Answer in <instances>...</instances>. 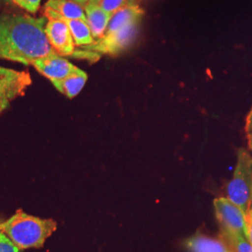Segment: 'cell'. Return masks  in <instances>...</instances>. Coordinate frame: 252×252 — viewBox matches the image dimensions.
Segmentation results:
<instances>
[{
    "label": "cell",
    "mask_w": 252,
    "mask_h": 252,
    "mask_svg": "<svg viewBox=\"0 0 252 252\" xmlns=\"http://www.w3.org/2000/svg\"><path fill=\"white\" fill-rule=\"evenodd\" d=\"M46 17L27 14L0 15V59L31 64L36 59L57 54L45 34Z\"/></svg>",
    "instance_id": "cell-1"
},
{
    "label": "cell",
    "mask_w": 252,
    "mask_h": 252,
    "mask_svg": "<svg viewBox=\"0 0 252 252\" xmlns=\"http://www.w3.org/2000/svg\"><path fill=\"white\" fill-rule=\"evenodd\" d=\"M56 228L57 223L53 219L28 215L22 209L0 221V232L6 234L20 251L42 248Z\"/></svg>",
    "instance_id": "cell-2"
},
{
    "label": "cell",
    "mask_w": 252,
    "mask_h": 252,
    "mask_svg": "<svg viewBox=\"0 0 252 252\" xmlns=\"http://www.w3.org/2000/svg\"><path fill=\"white\" fill-rule=\"evenodd\" d=\"M252 189V157L245 149H240L233 179L227 186V195L244 213L248 214L251 206Z\"/></svg>",
    "instance_id": "cell-3"
},
{
    "label": "cell",
    "mask_w": 252,
    "mask_h": 252,
    "mask_svg": "<svg viewBox=\"0 0 252 252\" xmlns=\"http://www.w3.org/2000/svg\"><path fill=\"white\" fill-rule=\"evenodd\" d=\"M141 21H135L134 23L105 35L99 40L94 41L92 45L83 47L85 51L93 53L117 55L127 50L134 43L139 32V25Z\"/></svg>",
    "instance_id": "cell-4"
},
{
    "label": "cell",
    "mask_w": 252,
    "mask_h": 252,
    "mask_svg": "<svg viewBox=\"0 0 252 252\" xmlns=\"http://www.w3.org/2000/svg\"><path fill=\"white\" fill-rule=\"evenodd\" d=\"M214 207L220 229L230 230L242 234L247 238L246 214L228 198L215 199Z\"/></svg>",
    "instance_id": "cell-5"
},
{
    "label": "cell",
    "mask_w": 252,
    "mask_h": 252,
    "mask_svg": "<svg viewBox=\"0 0 252 252\" xmlns=\"http://www.w3.org/2000/svg\"><path fill=\"white\" fill-rule=\"evenodd\" d=\"M45 34L57 54L61 56H75V42L65 22L62 20H48Z\"/></svg>",
    "instance_id": "cell-6"
},
{
    "label": "cell",
    "mask_w": 252,
    "mask_h": 252,
    "mask_svg": "<svg viewBox=\"0 0 252 252\" xmlns=\"http://www.w3.org/2000/svg\"><path fill=\"white\" fill-rule=\"evenodd\" d=\"M31 83L29 72L0 66V97L12 101L24 95Z\"/></svg>",
    "instance_id": "cell-7"
},
{
    "label": "cell",
    "mask_w": 252,
    "mask_h": 252,
    "mask_svg": "<svg viewBox=\"0 0 252 252\" xmlns=\"http://www.w3.org/2000/svg\"><path fill=\"white\" fill-rule=\"evenodd\" d=\"M31 64L51 81L64 79L80 69L67 59L57 54H50L36 59Z\"/></svg>",
    "instance_id": "cell-8"
},
{
    "label": "cell",
    "mask_w": 252,
    "mask_h": 252,
    "mask_svg": "<svg viewBox=\"0 0 252 252\" xmlns=\"http://www.w3.org/2000/svg\"><path fill=\"white\" fill-rule=\"evenodd\" d=\"M44 16L48 20L86 21L84 8L70 0H48L44 5Z\"/></svg>",
    "instance_id": "cell-9"
},
{
    "label": "cell",
    "mask_w": 252,
    "mask_h": 252,
    "mask_svg": "<svg viewBox=\"0 0 252 252\" xmlns=\"http://www.w3.org/2000/svg\"><path fill=\"white\" fill-rule=\"evenodd\" d=\"M84 10L86 14L87 24L90 27L94 41L99 40L105 36L108 23L112 15L103 10L98 5L90 2L84 7Z\"/></svg>",
    "instance_id": "cell-10"
},
{
    "label": "cell",
    "mask_w": 252,
    "mask_h": 252,
    "mask_svg": "<svg viewBox=\"0 0 252 252\" xmlns=\"http://www.w3.org/2000/svg\"><path fill=\"white\" fill-rule=\"evenodd\" d=\"M143 16L144 10L140 9L138 5H130L125 7L111 16L105 35L115 32L135 21H141Z\"/></svg>",
    "instance_id": "cell-11"
},
{
    "label": "cell",
    "mask_w": 252,
    "mask_h": 252,
    "mask_svg": "<svg viewBox=\"0 0 252 252\" xmlns=\"http://www.w3.org/2000/svg\"><path fill=\"white\" fill-rule=\"evenodd\" d=\"M87 80L88 75L86 72L79 69L77 72L73 73L66 78L59 81H52V83L57 91L71 99L81 93Z\"/></svg>",
    "instance_id": "cell-12"
},
{
    "label": "cell",
    "mask_w": 252,
    "mask_h": 252,
    "mask_svg": "<svg viewBox=\"0 0 252 252\" xmlns=\"http://www.w3.org/2000/svg\"><path fill=\"white\" fill-rule=\"evenodd\" d=\"M185 246L189 252H231L224 242L200 234L189 238Z\"/></svg>",
    "instance_id": "cell-13"
},
{
    "label": "cell",
    "mask_w": 252,
    "mask_h": 252,
    "mask_svg": "<svg viewBox=\"0 0 252 252\" xmlns=\"http://www.w3.org/2000/svg\"><path fill=\"white\" fill-rule=\"evenodd\" d=\"M62 21L65 22L69 27L75 45L83 48L86 46L92 45L94 42V38L92 35L90 27L86 21L65 19H62Z\"/></svg>",
    "instance_id": "cell-14"
},
{
    "label": "cell",
    "mask_w": 252,
    "mask_h": 252,
    "mask_svg": "<svg viewBox=\"0 0 252 252\" xmlns=\"http://www.w3.org/2000/svg\"><path fill=\"white\" fill-rule=\"evenodd\" d=\"M221 235L231 252H252V244L242 234L221 229Z\"/></svg>",
    "instance_id": "cell-15"
},
{
    "label": "cell",
    "mask_w": 252,
    "mask_h": 252,
    "mask_svg": "<svg viewBox=\"0 0 252 252\" xmlns=\"http://www.w3.org/2000/svg\"><path fill=\"white\" fill-rule=\"evenodd\" d=\"M137 0H96L94 2H90L98 5L101 9L108 12V14L113 15L118 10L124 9L125 7L130 5H137Z\"/></svg>",
    "instance_id": "cell-16"
},
{
    "label": "cell",
    "mask_w": 252,
    "mask_h": 252,
    "mask_svg": "<svg viewBox=\"0 0 252 252\" xmlns=\"http://www.w3.org/2000/svg\"><path fill=\"white\" fill-rule=\"evenodd\" d=\"M20 8L28 11L29 13H36L40 6L41 0H11Z\"/></svg>",
    "instance_id": "cell-17"
},
{
    "label": "cell",
    "mask_w": 252,
    "mask_h": 252,
    "mask_svg": "<svg viewBox=\"0 0 252 252\" xmlns=\"http://www.w3.org/2000/svg\"><path fill=\"white\" fill-rule=\"evenodd\" d=\"M20 250L9 237L0 232V252H19Z\"/></svg>",
    "instance_id": "cell-18"
},
{
    "label": "cell",
    "mask_w": 252,
    "mask_h": 252,
    "mask_svg": "<svg viewBox=\"0 0 252 252\" xmlns=\"http://www.w3.org/2000/svg\"><path fill=\"white\" fill-rule=\"evenodd\" d=\"M247 222V239L252 245V212L249 211L246 216Z\"/></svg>",
    "instance_id": "cell-19"
},
{
    "label": "cell",
    "mask_w": 252,
    "mask_h": 252,
    "mask_svg": "<svg viewBox=\"0 0 252 252\" xmlns=\"http://www.w3.org/2000/svg\"><path fill=\"white\" fill-rule=\"evenodd\" d=\"M246 132L248 134H252V108L251 112L249 113L246 122Z\"/></svg>",
    "instance_id": "cell-20"
},
{
    "label": "cell",
    "mask_w": 252,
    "mask_h": 252,
    "mask_svg": "<svg viewBox=\"0 0 252 252\" xmlns=\"http://www.w3.org/2000/svg\"><path fill=\"white\" fill-rule=\"evenodd\" d=\"M9 103H10L9 100L3 98V97H0V114H1L6 108H9Z\"/></svg>",
    "instance_id": "cell-21"
},
{
    "label": "cell",
    "mask_w": 252,
    "mask_h": 252,
    "mask_svg": "<svg viewBox=\"0 0 252 252\" xmlns=\"http://www.w3.org/2000/svg\"><path fill=\"white\" fill-rule=\"evenodd\" d=\"M70 1H73V2H75V3L79 4V5H81L83 8L89 3V0H70Z\"/></svg>",
    "instance_id": "cell-22"
},
{
    "label": "cell",
    "mask_w": 252,
    "mask_h": 252,
    "mask_svg": "<svg viewBox=\"0 0 252 252\" xmlns=\"http://www.w3.org/2000/svg\"><path fill=\"white\" fill-rule=\"evenodd\" d=\"M248 141H249V147L252 152V134H248Z\"/></svg>",
    "instance_id": "cell-23"
},
{
    "label": "cell",
    "mask_w": 252,
    "mask_h": 252,
    "mask_svg": "<svg viewBox=\"0 0 252 252\" xmlns=\"http://www.w3.org/2000/svg\"><path fill=\"white\" fill-rule=\"evenodd\" d=\"M249 211H251L252 212V195H251V206H250V210Z\"/></svg>",
    "instance_id": "cell-24"
},
{
    "label": "cell",
    "mask_w": 252,
    "mask_h": 252,
    "mask_svg": "<svg viewBox=\"0 0 252 252\" xmlns=\"http://www.w3.org/2000/svg\"><path fill=\"white\" fill-rule=\"evenodd\" d=\"M94 1H96V0H89V2H94Z\"/></svg>",
    "instance_id": "cell-25"
}]
</instances>
